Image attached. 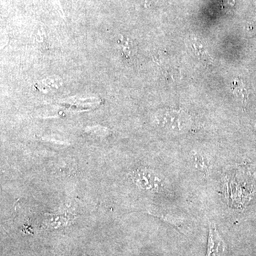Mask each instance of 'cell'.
I'll use <instances>...</instances> for the list:
<instances>
[{
    "instance_id": "obj_1",
    "label": "cell",
    "mask_w": 256,
    "mask_h": 256,
    "mask_svg": "<svg viewBox=\"0 0 256 256\" xmlns=\"http://www.w3.org/2000/svg\"><path fill=\"white\" fill-rule=\"evenodd\" d=\"M227 254L226 244L217 230L215 224H210L206 256H227Z\"/></svg>"
},
{
    "instance_id": "obj_2",
    "label": "cell",
    "mask_w": 256,
    "mask_h": 256,
    "mask_svg": "<svg viewBox=\"0 0 256 256\" xmlns=\"http://www.w3.org/2000/svg\"><path fill=\"white\" fill-rule=\"evenodd\" d=\"M191 46H192V48H193V52L196 54L198 58H201L202 60L206 62V63H210V57L206 54L205 50H204V47L202 46L200 42L196 41V40H192Z\"/></svg>"
},
{
    "instance_id": "obj_3",
    "label": "cell",
    "mask_w": 256,
    "mask_h": 256,
    "mask_svg": "<svg viewBox=\"0 0 256 256\" xmlns=\"http://www.w3.org/2000/svg\"><path fill=\"white\" fill-rule=\"evenodd\" d=\"M232 89H233L234 95H235L236 97H237V98L244 101V102L247 100L248 94L246 89L245 88V87H244L242 82H238V80H234L233 85H232Z\"/></svg>"
},
{
    "instance_id": "obj_4",
    "label": "cell",
    "mask_w": 256,
    "mask_h": 256,
    "mask_svg": "<svg viewBox=\"0 0 256 256\" xmlns=\"http://www.w3.org/2000/svg\"><path fill=\"white\" fill-rule=\"evenodd\" d=\"M119 46H120L121 52H122V56L126 58H129L131 54L133 52L132 44L131 43L130 40L128 38H122L118 41Z\"/></svg>"
},
{
    "instance_id": "obj_5",
    "label": "cell",
    "mask_w": 256,
    "mask_h": 256,
    "mask_svg": "<svg viewBox=\"0 0 256 256\" xmlns=\"http://www.w3.org/2000/svg\"><path fill=\"white\" fill-rule=\"evenodd\" d=\"M154 0H146V4H150L151 2H152Z\"/></svg>"
}]
</instances>
